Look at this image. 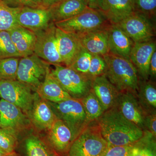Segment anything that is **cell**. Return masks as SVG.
Instances as JSON below:
<instances>
[{"label": "cell", "instance_id": "obj_1", "mask_svg": "<svg viewBox=\"0 0 156 156\" xmlns=\"http://www.w3.org/2000/svg\"><path fill=\"white\" fill-rule=\"evenodd\" d=\"M97 122L102 136L110 145H131L143 135L142 129L126 119L115 107L105 112Z\"/></svg>", "mask_w": 156, "mask_h": 156}, {"label": "cell", "instance_id": "obj_2", "mask_svg": "<svg viewBox=\"0 0 156 156\" xmlns=\"http://www.w3.org/2000/svg\"><path fill=\"white\" fill-rule=\"evenodd\" d=\"M107 64L105 76L119 92H129L136 95L139 78L137 70L129 58L110 53L103 56Z\"/></svg>", "mask_w": 156, "mask_h": 156}, {"label": "cell", "instance_id": "obj_3", "mask_svg": "<svg viewBox=\"0 0 156 156\" xmlns=\"http://www.w3.org/2000/svg\"><path fill=\"white\" fill-rule=\"evenodd\" d=\"M108 146L97 121H93L74 140L68 156H103Z\"/></svg>", "mask_w": 156, "mask_h": 156}, {"label": "cell", "instance_id": "obj_4", "mask_svg": "<svg viewBox=\"0 0 156 156\" xmlns=\"http://www.w3.org/2000/svg\"><path fill=\"white\" fill-rule=\"evenodd\" d=\"M48 101L56 118L69 127L75 139L91 123L80 99L72 98L58 102Z\"/></svg>", "mask_w": 156, "mask_h": 156}, {"label": "cell", "instance_id": "obj_5", "mask_svg": "<svg viewBox=\"0 0 156 156\" xmlns=\"http://www.w3.org/2000/svg\"><path fill=\"white\" fill-rule=\"evenodd\" d=\"M54 24L66 32L78 35L106 28L111 23L100 11L88 8L72 18Z\"/></svg>", "mask_w": 156, "mask_h": 156}, {"label": "cell", "instance_id": "obj_6", "mask_svg": "<svg viewBox=\"0 0 156 156\" xmlns=\"http://www.w3.org/2000/svg\"><path fill=\"white\" fill-rule=\"evenodd\" d=\"M54 66L50 73L73 98L81 99L92 89V81L86 76L67 66Z\"/></svg>", "mask_w": 156, "mask_h": 156}, {"label": "cell", "instance_id": "obj_7", "mask_svg": "<svg viewBox=\"0 0 156 156\" xmlns=\"http://www.w3.org/2000/svg\"><path fill=\"white\" fill-rule=\"evenodd\" d=\"M50 64L35 54L20 57L17 80L36 91L44 80Z\"/></svg>", "mask_w": 156, "mask_h": 156}, {"label": "cell", "instance_id": "obj_8", "mask_svg": "<svg viewBox=\"0 0 156 156\" xmlns=\"http://www.w3.org/2000/svg\"><path fill=\"white\" fill-rule=\"evenodd\" d=\"M116 24L134 43L152 40L155 36L154 20L137 11Z\"/></svg>", "mask_w": 156, "mask_h": 156}, {"label": "cell", "instance_id": "obj_9", "mask_svg": "<svg viewBox=\"0 0 156 156\" xmlns=\"http://www.w3.org/2000/svg\"><path fill=\"white\" fill-rule=\"evenodd\" d=\"M35 94L32 89L17 80H0V97L18 107L25 112H30Z\"/></svg>", "mask_w": 156, "mask_h": 156}, {"label": "cell", "instance_id": "obj_10", "mask_svg": "<svg viewBox=\"0 0 156 156\" xmlns=\"http://www.w3.org/2000/svg\"><path fill=\"white\" fill-rule=\"evenodd\" d=\"M56 26L52 22L47 28L35 33L36 43L34 54L49 64L62 65L56 35Z\"/></svg>", "mask_w": 156, "mask_h": 156}, {"label": "cell", "instance_id": "obj_11", "mask_svg": "<svg viewBox=\"0 0 156 156\" xmlns=\"http://www.w3.org/2000/svg\"><path fill=\"white\" fill-rule=\"evenodd\" d=\"M16 20L18 25L34 33L47 28L52 22L49 10L44 8H19Z\"/></svg>", "mask_w": 156, "mask_h": 156}, {"label": "cell", "instance_id": "obj_12", "mask_svg": "<svg viewBox=\"0 0 156 156\" xmlns=\"http://www.w3.org/2000/svg\"><path fill=\"white\" fill-rule=\"evenodd\" d=\"M115 107L127 120L145 130L146 114L140 105L136 95L129 92H120Z\"/></svg>", "mask_w": 156, "mask_h": 156}, {"label": "cell", "instance_id": "obj_13", "mask_svg": "<svg viewBox=\"0 0 156 156\" xmlns=\"http://www.w3.org/2000/svg\"><path fill=\"white\" fill-rule=\"evenodd\" d=\"M156 51L154 40L134 43L129 56V59L136 68L139 80H149V70L151 58Z\"/></svg>", "mask_w": 156, "mask_h": 156}, {"label": "cell", "instance_id": "obj_14", "mask_svg": "<svg viewBox=\"0 0 156 156\" xmlns=\"http://www.w3.org/2000/svg\"><path fill=\"white\" fill-rule=\"evenodd\" d=\"M48 130V139L53 149L60 154L68 152L75 140L69 127L63 121L56 119Z\"/></svg>", "mask_w": 156, "mask_h": 156}, {"label": "cell", "instance_id": "obj_15", "mask_svg": "<svg viewBox=\"0 0 156 156\" xmlns=\"http://www.w3.org/2000/svg\"><path fill=\"white\" fill-rule=\"evenodd\" d=\"M107 31L109 53L129 59L133 41L117 24H110Z\"/></svg>", "mask_w": 156, "mask_h": 156}, {"label": "cell", "instance_id": "obj_16", "mask_svg": "<svg viewBox=\"0 0 156 156\" xmlns=\"http://www.w3.org/2000/svg\"><path fill=\"white\" fill-rule=\"evenodd\" d=\"M56 35L62 64L68 67L81 50L82 45L75 35L66 32L56 27Z\"/></svg>", "mask_w": 156, "mask_h": 156}, {"label": "cell", "instance_id": "obj_17", "mask_svg": "<svg viewBox=\"0 0 156 156\" xmlns=\"http://www.w3.org/2000/svg\"><path fill=\"white\" fill-rule=\"evenodd\" d=\"M108 26L83 34L74 35L79 39L82 47L89 53L103 56L109 53L107 31Z\"/></svg>", "mask_w": 156, "mask_h": 156}, {"label": "cell", "instance_id": "obj_18", "mask_svg": "<svg viewBox=\"0 0 156 156\" xmlns=\"http://www.w3.org/2000/svg\"><path fill=\"white\" fill-rule=\"evenodd\" d=\"M135 11L134 0H103L101 12L111 24H116Z\"/></svg>", "mask_w": 156, "mask_h": 156}, {"label": "cell", "instance_id": "obj_19", "mask_svg": "<svg viewBox=\"0 0 156 156\" xmlns=\"http://www.w3.org/2000/svg\"><path fill=\"white\" fill-rule=\"evenodd\" d=\"M88 8L85 0H61L48 9L55 23L72 18Z\"/></svg>", "mask_w": 156, "mask_h": 156}, {"label": "cell", "instance_id": "obj_20", "mask_svg": "<svg viewBox=\"0 0 156 156\" xmlns=\"http://www.w3.org/2000/svg\"><path fill=\"white\" fill-rule=\"evenodd\" d=\"M92 89L105 111L115 106L120 92L105 75L93 79Z\"/></svg>", "mask_w": 156, "mask_h": 156}, {"label": "cell", "instance_id": "obj_21", "mask_svg": "<svg viewBox=\"0 0 156 156\" xmlns=\"http://www.w3.org/2000/svg\"><path fill=\"white\" fill-rule=\"evenodd\" d=\"M31 118L36 127L41 130L49 129L57 119L47 101L35 94Z\"/></svg>", "mask_w": 156, "mask_h": 156}, {"label": "cell", "instance_id": "obj_22", "mask_svg": "<svg viewBox=\"0 0 156 156\" xmlns=\"http://www.w3.org/2000/svg\"><path fill=\"white\" fill-rule=\"evenodd\" d=\"M11 40L20 57L34 54L37 37L35 34L18 25L9 30Z\"/></svg>", "mask_w": 156, "mask_h": 156}, {"label": "cell", "instance_id": "obj_23", "mask_svg": "<svg viewBox=\"0 0 156 156\" xmlns=\"http://www.w3.org/2000/svg\"><path fill=\"white\" fill-rule=\"evenodd\" d=\"M25 121V116L18 107L4 99L0 100V128L14 131Z\"/></svg>", "mask_w": 156, "mask_h": 156}, {"label": "cell", "instance_id": "obj_24", "mask_svg": "<svg viewBox=\"0 0 156 156\" xmlns=\"http://www.w3.org/2000/svg\"><path fill=\"white\" fill-rule=\"evenodd\" d=\"M50 69L47 73L44 80L37 89V93L42 98L50 102H60L72 98L51 74Z\"/></svg>", "mask_w": 156, "mask_h": 156}, {"label": "cell", "instance_id": "obj_25", "mask_svg": "<svg viewBox=\"0 0 156 156\" xmlns=\"http://www.w3.org/2000/svg\"><path fill=\"white\" fill-rule=\"evenodd\" d=\"M136 98L146 114L156 113L155 82L139 80Z\"/></svg>", "mask_w": 156, "mask_h": 156}, {"label": "cell", "instance_id": "obj_26", "mask_svg": "<svg viewBox=\"0 0 156 156\" xmlns=\"http://www.w3.org/2000/svg\"><path fill=\"white\" fill-rule=\"evenodd\" d=\"M156 136L145 130L141 138L132 144L131 156H156Z\"/></svg>", "mask_w": 156, "mask_h": 156}, {"label": "cell", "instance_id": "obj_27", "mask_svg": "<svg viewBox=\"0 0 156 156\" xmlns=\"http://www.w3.org/2000/svg\"><path fill=\"white\" fill-rule=\"evenodd\" d=\"M80 100L90 122L97 121L105 112L100 101L92 89L87 95Z\"/></svg>", "mask_w": 156, "mask_h": 156}, {"label": "cell", "instance_id": "obj_28", "mask_svg": "<svg viewBox=\"0 0 156 156\" xmlns=\"http://www.w3.org/2000/svg\"><path fill=\"white\" fill-rule=\"evenodd\" d=\"M25 148L27 156H56L44 143L35 136L27 138Z\"/></svg>", "mask_w": 156, "mask_h": 156}, {"label": "cell", "instance_id": "obj_29", "mask_svg": "<svg viewBox=\"0 0 156 156\" xmlns=\"http://www.w3.org/2000/svg\"><path fill=\"white\" fill-rule=\"evenodd\" d=\"M19 8H11L0 1V30L9 31L15 26L16 14Z\"/></svg>", "mask_w": 156, "mask_h": 156}, {"label": "cell", "instance_id": "obj_30", "mask_svg": "<svg viewBox=\"0 0 156 156\" xmlns=\"http://www.w3.org/2000/svg\"><path fill=\"white\" fill-rule=\"evenodd\" d=\"M20 58L12 57L0 59V80H17Z\"/></svg>", "mask_w": 156, "mask_h": 156}, {"label": "cell", "instance_id": "obj_31", "mask_svg": "<svg viewBox=\"0 0 156 156\" xmlns=\"http://www.w3.org/2000/svg\"><path fill=\"white\" fill-rule=\"evenodd\" d=\"M92 56V54L82 47L78 55L68 67L87 77Z\"/></svg>", "mask_w": 156, "mask_h": 156}, {"label": "cell", "instance_id": "obj_32", "mask_svg": "<svg viewBox=\"0 0 156 156\" xmlns=\"http://www.w3.org/2000/svg\"><path fill=\"white\" fill-rule=\"evenodd\" d=\"M21 57L11 40L9 31L0 30V59Z\"/></svg>", "mask_w": 156, "mask_h": 156}, {"label": "cell", "instance_id": "obj_33", "mask_svg": "<svg viewBox=\"0 0 156 156\" xmlns=\"http://www.w3.org/2000/svg\"><path fill=\"white\" fill-rule=\"evenodd\" d=\"M107 68V64L103 56L92 54L87 77L92 81L97 77L105 75Z\"/></svg>", "mask_w": 156, "mask_h": 156}, {"label": "cell", "instance_id": "obj_34", "mask_svg": "<svg viewBox=\"0 0 156 156\" xmlns=\"http://www.w3.org/2000/svg\"><path fill=\"white\" fill-rule=\"evenodd\" d=\"M16 144L14 131L0 128V149L6 153H13Z\"/></svg>", "mask_w": 156, "mask_h": 156}, {"label": "cell", "instance_id": "obj_35", "mask_svg": "<svg viewBox=\"0 0 156 156\" xmlns=\"http://www.w3.org/2000/svg\"><path fill=\"white\" fill-rule=\"evenodd\" d=\"M134 5L135 11L154 20L156 15V0H134Z\"/></svg>", "mask_w": 156, "mask_h": 156}, {"label": "cell", "instance_id": "obj_36", "mask_svg": "<svg viewBox=\"0 0 156 156\" xmlns=\"http://www.w3.org/2000/svg\"><path fill=\"white\" fill-rule=\"evenodd\" d=\"M9 7L14 8H44L41 0H3Z\"/></svg>", "mask_w": 156, "mask_h": 156}, {"label": "cell", "instance_id": "obj_37", "mask_svg": "<svg viewBox=\"0 0 156 156\" xmlns=\"http://www.w3.org/2000/svg\"><path fill=\"white\" fill-rule=\"evenodd\" d=\"M132 145L108 146L103 156H131Z\"/></svg>", "mask_w": 156, "mask_h": 156}, {"label": "cell", "instance_id": "obj_38", "mask_svg": "<svg viewBox=\"0 0 156 156\" xmlns=\"http://www.w3.org/2000/svg\"><path fill=\"white\" fill-rule=\"evenodd\" d=\"M144 127L145 130L149 131L154 136H156V113L146 115Z\"/></svg>", "mask_w": 156, "mask_h": 156}, {"label": "cell", "instance_id": "obj_39", "mask_svg": "<svg viewBox=\"0 0 156 156\" xmlns=\"http://www.w3.org/2000/svg\"><path fill=\"white\" fill-rule=\"evenodd\" d=\"M149 80L155 82L156 78V51L153 53L151 58L149 70Z\"/></svg>", "mask_w": 156, "mask_h": 156}, {"label": "cell", "instance_id": "obj_40", "mask_svg": "<svg viewBox=\"0 0 156 156\" xmlns=\"http://www.w3.org/2000/svg\"><path fill=\"white\" fill-rule=\"evenodd\" d=\"M88 7L98 11H101L103 0H85Z\"/></svg>", "mask_w": 156, "mask_h": 156}, {"label": "cell", "instance_id": "obj_41", "mask_svg": "<svg viewBox=\"0 0 156 156\" xmlns=\"http://www.w3.org/2000/svg\"><path fill=\"white\" fill-rule=\"evenodd\" d=\"M41 1L43 7L45 9H48L61 0H41Z\"/></svg>", "mask_w": 156, "mask_h": 156}, {"label": "cell", "instance_id": "obj_42", "mask_svg": "<svg viewBox=\"0 0 156 156\" xmlns=\"http://www.w3.org/2000/svg\"><path fill=\"white\" fill-rule=\"evenodd\" d=\"M8 154H9L6 153L5 152L0 149V156H7Z\"/></svg>", "mask_w": 156, "mask_h": 156}, {"label": "cell", "instance_id": "obj_43", "mask_svg": "<svg viewBox=\"0 0 156 156\" xmlns=\"http://www.w3.org/2000/svg\"><path fill=\"white\" fill-rule=\"evenodd\" d=\"M7 156H14V155L13 154V153H11L10 154H9Z\"/></svg>", "mask_w": 156, "mask_h": 156}, {"label": "cell", "instance_id": "obj_44", "mask_svg": "<svg viewBox=\"0 0 156 156\" xmlns=\"http://www.w3.org/2000/svg\"><path fill=\"white\" fill-rule=\"evenodd\" d=\"M0 1H2V0H0Z\"/></svg>", "mask_w": 156, "mask_h": 156}]
</instances>
